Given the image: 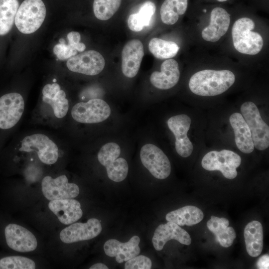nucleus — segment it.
<instances>
[{
	"mask_svg": "<svg viewBox=\"0 0 269 269\" xmlns=\"http://www.w3.org/2000/svg\"><path fill=\"white\" fill-rule=\"evenodd\" d=\"M14 160H24L26 179L35 181L42 173L41 165L51 166L63 157V143L55 136L34 131L20 136L12 145Z\"/></svg>",
	"mask_w": 269,
	"mask_h": 269,
	"instance_id": "1",
	"label": "nucleus"
},
{
	"mask_svg": "<svg viewBox=\"0 0 269 269\" xmlns=\"http://www.w3.org/2000/svg\"><path fill=\"white\" fill-rule=\"evenodd\" d=\"M111 113V108L108 103L98 98L77 103L71 108L69 112L73 121L83 124L103 122L110 117Z\"/></svg>",
	"mask_w": 269,
	"mask_h": 269,
	"instance_id": "8",
	"label": "nucleus"
},
{
	"mask_svg": "<svg viewBox=\"0 0 269 269\" xmlns=\"http://www.w3.org/2000/svg\"><path fill=\"white\" fill-rule=\"evenodd\" d=\"M175 240L180 243L189 245L191 239L189 234L175 223L168 221L160 224L155 229L152 239L153 246L157 251H161L165 244L170 240Z\"/></svg>",
	"mask_w": 269,
	"mask_h": 269,
	"instance_id": "18",
	"label": "nucleus"
},
{
	"mask_svg": "<svg viewBox=\"0 0 269 269\" xmlns=\"http://www.w3.org/2000/svg\"><path fill=\"white\" fill-rule=\"evenodd\" d=\"M229 122L235 135V141L238 148L245 153H250L254 145L250 130L241 114L234 113L229 118Z\"/></svg>",
	"mask_w": 269,
	"mask_h": 269,
	"instance_id": "23",
	"label": "nucleus"
},
{
	"mask_svg": "<svg viewBox=\"0 0 269 269\" xmlns=\"http://www.w3.org/2000/svg\"><path fill=\"white\" fill-rule=\"evenodd\" d=\"M152 263L150 259L143 255H137L126 261L125 269H150Z\"/></svg>",
	"mask_w": 269,
	"mask_h": 269,
	"instance_id": "34",
	"label": "nucleus"
},
{
	"mask_svg": "<svg viewBox=\"0 0 269 269\" xmlns=\"http://www.w3.org/2000/svg\"><path fill=\"white\" fill-rule=\"evenodd\" d=\"M246 250L251 257H257L263 248V229L261 223L256 220L249 223L244 229Z\"/></svg>",
	"mask_w": 269,
	"mask_h": 269,
	"instance_id": "25",
	"label": "nucleus"
},
{
	"mask_svg": "<svg viewBox=\"0 0 269 269\" xmlns=\"http://www.w3.org/2000/svg\"><path fill=\"white\" fill-rule=\"evenodd\" d=\"M229 225L227 219L215 216H211L207 223L208 229L214 234L220 245L225 248L230 247L236 238L235 230Z\"/></svg>",
	"mask_w": 269,
	"mask_h": 269,
	"instance_id": "24",
	"label": "nucleus"
},
{
	"mask_svg": "<svg viewBox=\"0 0 269 269\" xmlns=\"http://www.w3.org/2000/svg\"><path fill=\"white\" fill-rule=\"evenodd\" d=\"M140 158L143 165L156 178L164 179L170 175V161L163 151L155 145H143L140 151Z\"/></svg>",
	"mask_w": 269,
	"mask_h": 269,
	"instance_id": "11",
	"label": "nucleus"
},
{
	"mask_svg": "<svg viewBox=\"0 0 269 269\" xmlns=\"http://www.w3.org/2000/svg\"><path fill=\"white\" fill-rule=\"evenodd\" d=\"M46 13V7L42 0H24L18 8L14 23L21 33L31 34L40 28Z\"/></svg>",
	"mask_w": 269,
	"mask_h": 269,
	"instance_id": "6",
	"label": "nucleus"
},
{
	"mask_svg": "<svg viewBox=\"0 0 269 269\" xmlns=\"http://www.w3.org/2000/svg\"><path fill=\"white\" fill-rule=\"evenodd\" d=\"M18 7L17 0H0V35L11 30Z\"/></svg>",
	"mask_w": 269,
	"mask_h": 269,
	"instance_id": "30",
	"label": "nucleus"
},
{
	"mask_svg": "<svg viewBox=\"0 0 269 269\" xmlns=\"http://www.w3.org/2000/svg\"><path fill=\"white\" fill-rule=\"evenodd\" d=\"M230 23L228 12L223 7H216L210 13L209 24L201 31V37L207 42H217L227 33Z\"/></svg>",
	"mask_w": 269,
	"mask_h": 269,
	"instance_id": "17",
	"label": "nucleus"
},
{
	"mask_svg": "<svg viewBox=\"0 0 269 269\" xmlns=\"http://www.w3.org/2000/svg\"><path fill=\"white\" fill-rule=\"evenodd\" d=\"M203 217L201 209L188 205L168 213L165 218L167 221L175 223L179 226H191L200 222Z\"/></svg>",
	"mask_w": 269,
	"mask_h": 269,
	"instance_id": "27",
	"label": "nucleus"
},
{
	"mask_svg": "<svg viewBox=\"0 0 269 269\" xmlns=\"http://www.w3.org/2000/svg\"><path fill=\"white\" fill-rule=\"evenodd\" d=\"M139 242L140 239L137 236H133L126 243L112 239L105 242L104 250L108 256L115 257L118 263H122L139 254Z\"/></svg>",
	"mask_w": 269,
	"mask_h": 269,
	"instance_id": "20",
	"label": "nucleus"
},
{
	"mask_svg": "<svg viewBox=\"0 0 269 269\" xmlns=\"http://www.w3.org/2000/svg\"><path fill=\"white\" fill-rule=\"evenodd\" d=\"M121 152L118 143L110 142L102 145L97 154L98 160L106 168L109 178L116 182L123 181L129 171L127 160L119 157Z\"/></svg>",
	"mask_w": 269,
	"mask_h": 269,
	"instance_id": "7",
	"label": "nucleus"
},
{
	"mask_svg": "<svg viewBox=\"0 0 269 269\" xmlns=\"http://www.w3.org/2000/svg\"><path fill=\"white\" fill-rule=\"evenodd\" d=\"M122 0H94L93 11L98 19L107 20L119 9Z\"/></svg>",
	"mask_w": 269,
	"mask_h": 269,
	"instance_id": "32",
	"label": "nucleus"
},
{
	"mask_svg": "<svg viewBox=\"0 0 269 269\" xmlns=\"http://www.w3.org/2000/svg\"><path fill=\"white\" fill-rule=\"evenodd\" d=\"M241 163L240 156L228 149L209 151L203 156L201 161L202 166L204 169L220 171L225 178L229 179L237 177V168Z\"/></svg>",
	"mask_w": 269,
	"mask_h": 269,
	"instance_id": "10",
	"label": "nucleus"
},
{
	"mask_svg": "<svg viewBox=\"0 0 269 269\" xmlns=\"http://www.w3.org/2000/svg\"><path fill=\"white\" fill-rule=\"evenodd\" d=\"M180 76L178 62L174 59H168L161 65L160 71H154L150 76V82L160 90H168L175 86Z\"/></svg>",
	"mask_w": 269,
	"mask_h": 269,
	"instance_id": "21",
	"label": "nucleus"
},
{
	"mask_svg": "<svg viewBox=\"0 0 269 269\" xmlns=\"http://www.w3.org/2000/svg\"><path fill=\"white\" fill-rule=\"evenodd\" d=\"M188 7V0H165L160 9L162 22L173 25L183 15Z\"/></svg>",
	"mask_w": 269,
	"mask_h": 269,
	"instance_id": "29",
	"label": "nucleus"
},
{
	"mask_svg": "<svg viewBox=\"0 0 269 269\" xmlns=\"http://www.w3.org/2000/svg\"><path fill=\"white\" fill-rule=\"evenodd\" d=\"M143 55V44L139 40L132 39L126 44L122 52V70L126 77L133 78L136 76Z\"/></svg>",
	"mask_w": 269,
	"mask_h": 269,
	"instance_id": "19",
	"label": "nucleus"
},
{
	"mask_svg": "<svg viewBox=\"0 0 269 269\" xmlns=\"http://www.w3.org/2000/svg\"><path fill=\"white\" fill-rule=\"evenodd\" d=\"M105 61L99 52L90 50L70 58L67 61L68 69L75 73L89 76L99 74L103 70Z\"/></svg>",
	"mask_w": 269,
	"mask_h": 269,
	"instance_id": "14",
	"label": "nucleus"
},
{
	"mask_svg": "<svg viewBox=\"0 0 269 269\" xmlns=\"http://www.w3.org/2000/svg\"><path fill=\"white\" fill-rule=\"evenodd\" d=\"M235 80V75L231 70L204 69L191 76L188 86L191 92L196 95L212 97L225 92Z\"/></svg>",
	"mask_w": 269,
	"mask_h": 269,
	"instance_id": "3",
	"label": "nucleus"
},
{
	"mask_svg": "<svg viewBox=\"0 0 269 269\" xmlns=\"http://www.w3.org/2000/svg\"><path fill=\"white\" fill-rule=\"evenodd\" d=\"M191 124V118L186 114L172 116L167 122L168 127L175 138L176 151L182 157L189 156L193 150V144L187 136Z\"/></svg>",
	"mask_w": 269,
	"mask_h": 269,
	"instance_id": "13",
	"label": "nucleus"
},
{
	"mask_svg": "<svg viewBox=\"0 0 269 269\" xmlns=\"http://www.w3.org/2000/svg\"><path fill=\"white\" fill-rule=\"evenodd\" d=\"M25 103L19 93L10 92L0 97V136L13 131L23 115Z\"/></svg>",
	"mask_w": 269,
	"mask_h": 269,
	"instance_id": "5",
	"label": "nucleus"
},
{
	"mask_svg": "<svg viewBox=\"0 0 269 269\" xmlns=\"http://www.w3.org/2000/svg\"><path fill=\"white\" fill-rule=\"evenodd\" d=\"M44 86L41 97L33 109L31 123L55 129L62 128L70 112V102L65 91L54 78Z\"/></svg>",
	"mask_w": 269,
	"mask_h": 269,
	"instance_id": "2",
	"label": "nucleus"
},
{
	"mask_svg": "<svg viewBox=\"0 0 269 269\" xmlns=\"http://www.w3.org/2000/svg\"><path fill=\"white\" fill-rule=\"evenodd\" d=\"M217 0L219 2H224V1H227L228 0Z\"/></svg>",
	"mask_w": 269,
	"mask_h": 269,
	"instance_id": "37",
	"label": "nucleus"
},
{
	"mask_svg": "<svg viewBox=\"0 0 269 269\" xmlns=\"http://www.w3.org/2000/svg\"><path fill=\"white\" fill-rule=\"evenodd\" d=\"M102 227L100 221L91 218L86 223H74L60 233L61 241L66 244L89 240L95 238L101 232Z\"/></svg>",
	"mask_w": 269,
	"mask_h": 269,
	"instance_id": "16",
	"label": "nucleus"
},
{
	"mask_svg": "<svg viewBox=\"0 0 269 269\" xmlns=\"http://www.w3.org/2000/svg\"><path fill=\"white\" fill-rule=\"evenodd\" d=\"M90 269H108L107 266L103 263H97L90 267Z\"/></svg>",
	"mask_w": 269,
	"mask_h": 269,
	"instance_id": "36",
	"label": "nucleus"
},
{
	"mask_svg": "<svg viewBox=\"0 0 269 269\" xmlns=\"http://www.w3.org/2000/svg\"><path fill=\"white\" fill-rule=\"evenodd\" d=\"M148 48L151 54L158 59H168L175 56L179 47L172 41H168L159 38H153L148 44Z\"/></svg>",
	"mask_w": 269,
	"mask_h": 269,
	"instance_id": "31",
	"label": "nucleus"
},
{
	"mask_svg": "<svg viewBox=\"0 0 269 269\" xmlns=\"http://www.w3.org/2000/svg\"><path fill=\"white\" fill-rule=\"evenodd\" d=\"M35 267V262L26 257L10 256L0 258V269H34Z\"/></svg>",
	"mask_w": 269,
	"mask_h": 269,
	"instance_id": "33",
	"label": "nucleus"
},
{
	"mask_svg": "<svg viewBox=\"0 0 269 269\" xmlns=\"http://www.w3.org/2000/svg\"><path fill=\"white\" fill-rule=\"evenodd\" d=\"M156 10L155 4L146 1L139 7L136 13L131 14L128 20L129 28L134 32H138L150 24Z\"/></svg>",
	"mask_w": 269,
	"mask_h": 269,
	"instance_id": "28",
	"label": "nucleus"
},
{
	"mask_svg": "<svg viewBox=\"0 0 269 269\" xmlns=\"http://www.w3.org/2000/svg\"><path fill=\"white\" fill-rule=\"evenodd\" d=\"M4 236L7 246L16 252H32L37 247L35 236L25 228L16 224H7L4 229Z\"/></svg>",
	"mask_w": 269,
	"mask_h": 269,
	"instance_id": "15",
	"label": "nucleus"
},
{
	"mask_svg": "<svg viewBox=\"0 0 269 269\" xmlns=\"http://www.w3.org/2000/svg\"><path fill=\"white\" fill-rule=\"evenodd\" d=\"M68 43H65L64 38L59 39V43L53 48L54 54L58 59L65 60L76 55L77 51L83 52L86 49V45L80 42V34L76 31H71L67 35Z\"/></svg>",
	"mask_w": 269,
	"mask_h": 269,
	"instance_id": "26",
	"label": "nucleus"
},
{
	"mask_svg": "<svg viewBox=\"0 0 269 269\" xmlns=\"http://www.w3.org/2000/svg\"><path fill=\"white\" fill-rule=\"evenodd\" d=\"M240 111L252 135L254 147L264 150L269 146V127L261 117L255 104L251 101L244 103Z\"/></svg>",
	"mask_w": 269,
	"mask_h": 269,
	"instance_id": "9",
	"label": "nucleus"
},
{
	"mask_svg": "<svg viewBox=\"0 0 269 269\" xmlns=\"http://www.w3.org/2000/svg\"><path fill=\"white\" fill-rule=\"evenodd\" d=\"M41 186L44 196L50 201L74 198L80 192L79 186L75 183L69 182L65 174L55 178L46 175L41 180Z\"/></svg>",
	"mask_w": 269,
	"mask_h": 269,
	"instance_id": "12",
	"label": "nucleus"
},
{
	"mask_svg": "<svg viewBox=\"0 0 269 269\" xmlns=\"http://www.w3.org/2000/svg\"><path fill=\"white\" fill-rule=\"evenodd\" d=\"M255 21L248 17H242L234 22L231 30L234 48L239 53L255 55L262 50L264 41L261 34L254 31Z\"/></svg>",
	"mask_w": 269,
	"mask_h": 269,
	"instance_id": "4",
	"label": "nucleus"
},
{
	"mask_svg": "<svg viewBox=\"0 0 269 269\" xmlns=\"http://www.w3.org/2000/svg\"><path fill=\"white\" fill-rule=\"evenodd\" d=\"M48 208L64 225L76 222L83 215L80 202L73 198L50 200Z\"/></svg>",
	"mask_w": 269,
	"mask_h": 269,
	"instance_id": "22",
	"label": "nucleus"
},
{
	"mask_svg": "<svg viewBox=\"0 0 269 269\" xmlns=\"http://www.w3.org/2000/svg\"><path fill=\"white\" fill-rule=\"evenodd\" d=\"M269 255L262 256L259 259L257 263V266L260 269H268L269 268Z\"/></svg>",
	"mask_w": 269,
	"mask_h": 269,
	"instance_id": "35",
	"label": "nucleus"
}]
</instances>
